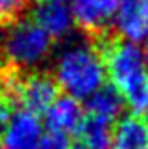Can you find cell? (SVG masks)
I'll return each mask as SVG.
<instances>
[{
    "label": "cell",
    "mask_w": 148,
    "mask_h": 149,
    "mask_svg": "<svg viewBox=\"0 0 148 149\" xmlns=\"http://www.w3.org/2000/svg\"><path fill=\"white\" fill-rule=\"evenodd\" d=\"M57 96L59 87L53 76L44 72H23L13 95V104H19L23 109L40 115L51 106Z\"/></svg>",
    "instance_id": "cell-4"
},
{
    "label": "cell",
    "mask_w": 148,
    "mask_h": 149,
    "mask_svg": "<svg viewBox=\"0 0 148 149\" xmlns=\"http://www.w3.org/2000/svg\"><path fill=\"white\" fill-rule=\"evenodd\" d=\"M51 76L59 91L76 100H87L106 79L103 53L95 40L74 38L63 42L53 57Z\"/></svg>",
    "instance_id": "cell-1"
},
{
    "label": "cell",
    "mask_w": 148,
    "mask_h": 149,
    "mask_svg": "<svg viewBox=\"0 0 148 149\" xmlns=\"http://www.w3.org/2000/svg\"><path fill=\"white\" fill-rule=\"evenodd\" d=\"M53 53V40L32 21L17 19L8 26L2 58L10 68L19 72H34Z\"/></svg>",
    "instance_id": "cell-2"
},
{
    "label": "cell",
    "mask_w": 148,
    "mask_h": 149,
    "mask_svg": "<svg viewBox=\"0 0 148 149\" xmlns=\"http://www.w3.org/2000/svg\"><path fill=\"white\" fill-rule=\"evenodd\" d=\"M123 106H125V100H123L122 93L114 85L104 83L99 91H95L85 100V111L89 117L106 121V123H114L116 119L122 117Z\"/></svg>",
    "instance_id": "cell-11"
},
{
    "label": "cell",
    "mask_w": 148,
    "mask_h": 149,
    "mask_svg": "<svg viewBox=\"0 0 148 149\" xmlns=\"http://www.w3.org/2000/svg\"><path fill=\"white\" fill-rule=\"evenodd\" d=\"M68 147H70V143H68L67 136L53 134V132H48L42 136L40 146H38V149H68Z\"/></svg>",
    "instance_id": "cell-14"
},
{
    "label": "cell",
    "mask_w": 148,
    "mask_h": 149,
    "mask_svg": "<svg viewBox=\"0 0 148 149\" xmlns=\"http://www.w3.org/2000/svg\"><path fill=\"white\" fill-rule=\"evenodd\" d=\"M6 32H8V25H2V23H0V57H2L4 42H6Z\"/></svg>",
    "instance_id": "cell-16"
},
{
    "label": "cell",
    "mask_w": 148,
    "mask_h": 149,
    "mask_svg": "<svg viewBox=\"0 0 148 149\" xmlns=\"http://www.w3.org/2000/svg\"><path fill=\"white\" fill-rule=\"evenodd\" d=\"M68 149H87L85 146H82V143H76V146H70Z\"/></svg>",
    "instance_id": "cell-18"
},
{
    "label": "cell",
    "mask_w": 148,
    "mask_h": 149,
    "mask_svg": "<svg viewBox=\"0 0 148 149\" xmlns=\"http://www.w3.org/2000/svg\"><path fill=\"white\" fill-rule=\"evenodd\" d=\"M110 149H148V125L137 113L122 115L112 127Z\"/></svg>",
    "instance_id": "cell-10"
},
{
    "label": "cell",
    "mask_w": 148,
    "mask_h": 149,
    "mask_svg": "<svg viewBox=\"0 0 148 149\" xmlns=\"http://www.w3.org/2000/svg\"><path fill=\"white\" fill-rule=\"evenodd\" d=\"M76 134L80 136V143L87 149H110L112 123L85 115L84 123L78 128Z\"/></svg>",
    "instance_id": "cell-12"
},
{
    "label": "cell",
    "mask_w": 148,
    "mask_h": 149,
    "mask_svg": "<svg viewBox=\"0 0 148 149\" xmlns=\"http://www.w3.org/2000/svg\"><path fill=\"white\" fill-rule=\"evenodd\" d=\"M146 125H148V115H146Z\"/></svg>",
    "instance_id": "cell-20"
},
{
    "label": "cell",
    "mask_w": 148,
    "mask_h": 149,
    "mask_svg": "<svg viewBox=\"0 0 148 149\" xmlns=\"http://www.w3.org/2000/svg\"><path fill=\"white\" fill-rule=\"evenodd\" d=\"M32 19L53 42H65L72 36L74 19L72 11L65 0H38L32 8Z\"/></svg>",
    "instance_id": "cell-7"
},
{
    "label": "cell",
    "mask_w": 148,
    "mask_h": 149,
    "mask_svg": "<svg viewBox=\"0 0 148 149\" xmlns=\"http://www.w3.org/2000/svg\"><path fill=\"white\" fill-rule=\"evenodd\" d=\"M44 136V123L40 115L29 109H15L2 132V147L4 149H38L40 140Z\"/></svg>",
    "instance_id": "cell-6"
},
{
    "label": "cell",
    "mask_w": 148,
    "mask_h": 149,
    "mask_svg": "<svg viewBox=\"0 0 148 149\" xmlns=\"http://www.w3.org/2000/svg\"><path fill=\"white\" fill-rule=\"evenodd\" d=\"M112 29L122 40L144 42L148 38V0H120Z\"/></svg>",
    "instance_id": "cell-8"
},
{
    "label": "cell",
    "mask_w": 148,
    "mask_h": 149,
    "mask_svg": "<svg viewBox=\"0 0 148 149\" xmlns=\"http://www.w3.org/2000/svg\"><path fill=\"white\" fill-rule=\"evenodd\" d=\"M95 42L103 53L106 77H110L112 85L122 93L123 98L148 83V66L142 49L137 44L122 38H110L108 34Z\"/></svg>",
    "instance_id": "cell-3"
},
{
    "label": "cell",
    "mask_w": 148,
    "mask_h": 149,
    "mask_svg": "<svg viewBox=\"0 0 148 149\" xmlns=\"http://www.w3.org/2000/svg\"><path fill=\"white\" fill-rule=\"evenodd\" d=\"M0 149H4V147H2V142H0Z\"/></svg>",
    "instance_id": "cell-19"
},
{
    "label": "cell",
    "mask_w": 148,
    "mask_h": 149,
    "mask_svg": "<svg viewBox=\"0 0 148 149\" xmlns=\"http://www.w3.org/2000/svg\"><path fill=\"white\" fill-rule=\"evenodd\" d=\"M42 115H44L42 123H44V128H48V132L68 138L70 134H76L78 128L82 127L85 113L80 100L65 95V96H57Z\"/></svg>",
    "instance_id": "cell-9"
},
{
    "label": "cell",
    "mask_w": 148,
    "mask_h": 149,
    "mask_svg": "<svg viewBox=\"0 0 148 149\" xmlns=\"http://www.w3.org/2000/svg\"><path fill=\"white\" fill-rule=\"evenodd\" d=\"M142 55H144V62L148 66V38L144 40V47H142Z\"/></svg>",
    "instance_id": "cell-17"
},
{
    "label": "cell",
    "mask_w": 148,
    "mask_h": 149,
    "mask_svg": "<svg viewBox=\"0 0 148 149\" xmlns=\"http://www.w3.org/2000/svg\"><path fill=\"white\" fill-rule=\"evenodd\" d=\"M13 104H11V100H8L6 96L0 95V136H2V132L6 130L8 123H10L11 115H13Z\"/></svg>",
    "instance_id": "cell-15"
},
{
    "label": "cell",
    "mask_w": 148,
    "mask_h": 149,
    "mask_svg": "<svg viewBox=\"0 0 148 149\" xmlns=\"http://www.w3.org/2000/svg\"><path fill=\"white\" fill-rule=\"evenodd\" d=\"M29 0H0V23L11 25L13 21L23 17Z\"/></svg>",
    "instance_id": "cell-13"
},
{
    "label": "cell",
    "mask_w": 148,
    "mask_h": 149,
    "mask_svg": "<svg viewBox=\"0 0 148 149\" xmlns=\"http://www.w3.org/2000/svg\"><path fill=\"white\" fill-rule=\"evenodd\" d=\"M68 6L74 25L84 34L99 40L106 36L108 29L112 26L120 0H70Z\"/></svg>",
    "instance_id": "cell-5"
}]
</instances>
